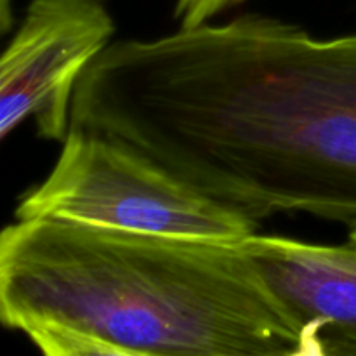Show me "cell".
Listing matches in <instances>:
<instances>
[{
    "label": "cell",
    "instance_id": "6da1fadb",
    "mask_svg": "<svg viewBox=\"0 0 356 356\" xmlns=\"http://www.w3.org/2000/svg\"><path fill=\"white\" fill-rule=\"evenodd\" d=\"M70 129L254 221L305 212L356 228V33L242 16L111 42L76 83Z\"/></svg>",
    "mask_w": 356,
    "mask_h": 356
},
{
    "label": "cell",
    "instance_id": "7a4b0ae2",
    "mask_svg": "<svg viewBox=\"0 0 356 356\" xmlns=\"http://www.w3.org/2000/svg\"><path fill=\"white\" fill-rule=\"evenodd\" d=\"M7 329L59 323L139 356H298L305 332L240 243L30 219L0 236Z\"/></svg>",
    "mask_w": 356,
    "mask_h": 356
},
{
    "label": "cell",
    "instance_id": "3957f363",
    "mask_svg": "<svg viewBox=\"0 0 356 356\" xmlns=\"http://www.w3.org/2000/svg\"><path fill=\"white\" fill-rule=\"evenodd\" d=\"M16 218L222 243H240L257 229L252 218L141 153L76 129H70L47 177L19 198Z\"/></svg>",
    "mask_w": 356,
    "mask_h": 356
},
{
    "label": "cell",
    "instance_id": "277c9868",
    "mask_svg": "<svg viewBox=\"0 0 356 356\" xmlns=\"http://www.w3.org/2000/svg\"><path fill=\"white\" fill-rule=\"evenodd\" d=\"M113 33L101 0H31L0 61L2 139L33 117L40 138L65 141L76 83Z\"/></svg>",
    "mask_w": 356,
    "mask_h": 356
},
{
    "label": "cell",
    "instance_id": "5b68a950",
    "mask_svg": "<svg viewBox=\"0 0 356 356\" xmlns=\"http://www.w3.org/2000/svg\"><path fill=\"white\" fill-rule=\"evenodd\" d=\"M240 247L302 332L313 330L323 356H356V245L254 233Z\"/></svg>",
    "mask_w": 356,
    "mask_h": 356
},
{
    "label": "cell",
    "instance_id": "8992f818",
    "mask_svg": "<svg viewBox=\"0 0 356 356\" xmlns=\"http://www.w3.org/2000/svg\"><path fill=\"white\" fill-rule=\"evenodd\" d=\"M23 332L38 348L42 356H139L59 323H31L24 327Z\"/></svg>",
    "mask_w": 356,
    "mask_h": 356
},
{
    "label": "cell",
    "instance_id": "52a82bcc",
    "mask_svg": "<svg viewBox=\"0 0 356 356\" xmlns=\"http://www.w3.org/2000/svg\"><path fill=\"white\" fill-rule=\"evenodd\" d=\"M247 0H176L174 2V19L181 28H195L211 23L219 14L242 6Z\"/></svg>",
    "mask_w": 356,
    "mask_h": 356
},
{
    "label": "cell",
    "instance_id": "ba28073f",
    "mask_svg": "<svg viewBox=\"0 0 356 356\" xmlns=\"http://www.w3.org/2000/svg\"><path fill=\"white\" fill-rule=\"evenodd\" d=\"M298 356H323L312 329H305V348Z\"/></svg>",
    "mask_w": 356,
    "mask_h": 356
},
{
    "label": "cell",
    "instance_id": "9c48e42d",
    "mask_svg": "<svg viewBox=\"0 0 356 356\" xmlns=\"http://www.w3.org/2000/svg\"><path fill=\"white\" fill-rule=\"evenodd\" d=\"M13 24V0H0V28L7 31Z\"/></svg>",
    "mask_w": 356,
    "mask_h": 356
},
{
    "label": "cell",
    "instance_id": "30bf717a",
    "mask_svg": "<svg viewBox=\"0 0 356 356\" xmlns=\"http://www.w3.org/2000/svg\"><path fill=\"white\" fill-rule=\"evenodd\" d=\"M348 242L353 243V245H356V228H351L350 229V236H348Z\"/></svg>",
    "mask_w": 356,
    "mask_h": 356
}]
</instances>
